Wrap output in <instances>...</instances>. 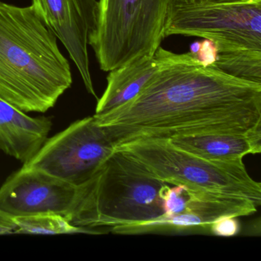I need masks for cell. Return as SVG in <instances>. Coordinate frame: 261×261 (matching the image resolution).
<instances>
[{
    "instance_id": "obj_5",
    "label": "cell",
    "mask_w": 261,
    "mask_h": 261,
    "mask_svg": "<svg viewBox=\"0 0 261 261\" xmlns=\"http://www.w3.org/2000/svg\"><path fill=\"white\" fill-rule=\"evenodd\" d=\"M115 149L135 159L166 184L245 197L260 205V183L250 176L243 160H205L175 147L166 139H137Z\"/></svg>"
},
{
    "instance_id": "obj_8",
    "label": "cell",
    "mask_w": 261,
    "mask_h": 261,
    "mask_svg": "<svg viewBox=\"0 0 261 261\" xmlns=\"http://www.w3.org/2000/svg\"><path fill=\"white\" fill-rule=\"evenodd\" d=\"M80 195L81 186L23 166L0 187V210L12 218L56 214L69 220Z\"/></svg>"
},
{
    "instance_id": "obj_2",
    "label": "cell",
    "mask_w": 261,
    "mask_h": 261,
    "mask_svg": "<svg viewBox=\"0 0 261 261\" xmlns=\"http://www.w3.org/2000/svg\"><path fill=\"white\" fill-rule=\"evenodd\" d=\"M71 65L32 6L0 1V97L45 113L72 85Z\"/></svg>"
},
{
    "instance_id": "obj_3",
    "label": "cell",
    "mask_w": 261,
    "mask_h": 261,
    "mask_svg": "<svg viewBox=\"0 0 261 261\" xmlns=\"http://www.w3.org/2000/svg\"><path fill=\"white\" fill-rule=\"evenodd\" d=\"M166 183L141 163L117 150L85 184L70 218L86 228L129 225L164 214L160 190Z\"/></svg>"
},
{
    "instance_id": "obj_15",
    "label": "cell",
    "mask_w": 261,
    "mask_h": 261,
    "mask_svg": "<svg viewBox=\"0 0 261 261\" xmlns=\"http://www.w3.org/2000/svg\"><path fill=\"white\" fill-rule=\"evenodd\" d=\"M159 195L163 202V216H175L186 210L190 195V188L184 185L172 187L168 184H164L160 189Z\"/></svg>"
},
{
    "instance_id": "obj_12",
    "label": "cell",
    "mask_w": 261,
    "mask_h": 261,
    "mask_svg": "<svg viewBox=\"0 0 261 261\" xmlns=\"http://www.w3.org/2000/svg\"><path fill=\"white\" fill-rule=\"evenodd\" d=\"M160 64L161 56L157 50L152 57L143 58L109 71L106 89L97 100L94 117L105 115L133 100L155 74Z\"/></svg>"
},
{
    "instance_id": "obj_11",
    "label": "cell",
    "mask_w": 261,
    "mask_h": 261,
    "mask_svg": "<svg viewBox=\"0 0 261 261\" xmlns=\"http://www.w3.org/2000/svg\"><path fill=\"white\" fill-rule=\"evenodd\" d=\"M178 149L215 161L243 160L261 152V130L247 134H209L171 139Z\"/></svg>"
},
{
    "instance_id": "obj_16",
    "label": "cell",
    "mask_w": 261,
    "mask_h": 261,
    "mask_svg": "<svg viewBox=\"0 0 261 261\" xmlns=\"http://www.w3.org/2000/svg\"><path fill=\"white\" fill-rule=\"evenodd\" d=\"M189 53L204 65L215 66L218 50L212 41L204 39L202 42H195L191 45Z\"/></svg>"
},
{
    "instance_id": "obj_10",
    "label": "cell",
    "mask_w": 261,
    "mask_h": 261,
    "mask_svg": "<svg viewBox=\"0 0 261 261\" xmlns=\"http://www.w3.org/2000/svg\"><path fill=\"white\" fill-rule=\"evenodd\" d=\"M51 120L32 117L0 97V150L28 163L48 139Z\"/></svg>"
},
{
    "instance_id": "obj_7",
    "label": "cell",
    "mask_w": 261,
    "mask_h": 261,
    "mask_svg": "<svg viewBox=\"0 0 261 261\" xmlns=\"http://www.w3.org/2000/svg\"><path fill=\"white\" fill-rule=\"evenodd\" d=\"M116 146L106 128L98 124L93 116L77 120L47 139L36 155L23 166L81 186L115 152Z\"/></svg>"
},
{
    "instance_id": "obj_1",
    "label": "cell",
    "mask_w": 261,
    "mask_h": 261,
    "mask_svg": "<svg viewBox=\"0 0 261 261\" xmlns=\"http://www.w3.org/2000/svg\"><path fill=\"white\" fill-rule=\"evenodd\" d=\"M161 64L133 100L94 117L117 146L166 139L261 130V84L237 79L190 53L159 48Z\"/></svg>"
},
{
    "instance_id": "obj_18",
    "label": "cell",
    "mask_w": 261,
    "mask_h": 261,
    "mask_svg": "<svg viewBox=\"0 0 261 261\" xmlns=\"http://www.w3.org/2000/svg\"><path fill=\"white\" fill-rule=\"evenodd\" d=\"M17 225L13 218L0 210V235L16 233Z\"/></svg>"
},
{
    "instance_id": "obj_19",
    "label": "cell",
    "mask_w": 261,
    "mask_h": 261,
    "mask_svg": "<svg viewBox=\"0 0 261 261\" xmlns=\"http://www.w3.org/2000/svg\"><path fill=\"white\" fill-rule=\"evenodd\" d=\"M181 2L190 3V4H210V3L237 2L243 0H179Z\"/></svg>"
},
{
    "instance_id": "obj_9",
    "label": "cell",
    "mask_w": 261,
    "mask_h": 261,
    "mask_svg": "<svg viewBox=\"0 0 261 261\" xmlns=\"http://www.w3.org/2000/svg\"><path fill=\"white\" fill-rule=\"evenodd\" d=\"M31 6L66 48L88 92L97 98L88 53L97 23V0H32Z\"/></svg>"
},
{
    "instance_id": "obj_13",
    "label": "cell",
    "mask_w": 261,
    "mask_h": 261,
    "mask_svg": "<svg viewBox=\"0 0 261 261\" xmlns=\"http://www.w3.org/2000/svg\"><path fill=\"white\" fill-rule=\"evenodd\" d=\"M215 66L237 79L261 84V50L245 48L218 53Z\"/></svg>"
},
{
    "instance_id": "obj_14",
    "label": "cell",
    "mask_w": 261,
    "mask_h": 261,
    "mask_svg": "<svg viewBox=\"0 0 261 261\" xmlns=\"http://www.w3.org/2000/svg\"><path fill=\"white\" fill-rule=\"evenodd\" d=\"M17 230L16 233L31 234H62V233H94L101 232L88 230L70 222L65 217L56 214H41L31 216L13 218Z\"/></svg>"
},
{
    "instance_id": "obj_6",
    "label": "cell",
    "mask_w": 261,
    "mask_h": 261,
    "mask_svg": "<svg viewBox=\"0 0 261 261\" xmlns=\"http://www.w3.org/2000/svg\"><path fill=\"white\" fill-rule=\"evenodd\" d=\"M171 36L212 41L218 53L261 50V0L190 4L174 1L166 29Z\"/></svg>"
},
{
    "instance_id": "obj_4",
    "label": "cell",
    "mask_w": 261,
    "mask_h": 261,
    "mask_svg": "<svg viewBox=\"0 0 261 261\" xmlns=\"http://www.w3.org/2000/svg\"><path fill=\"white\" fill-rule=\"evenodd\" d=\"M175 0H98L89 39L99 66L109 72L152 57L166 39Z\"/></svg>"
},
{
    "instance_id": "obj_17",
    "label": "cell",
    "mask_w": 261,
    "mask_h": 261,
    "mask_svg": "<svg viewBox=\"0 0 261 261\" xmlns=\"http://www.w3.org/2000/svg\"><path fill=\"white\" fill-rule=\"evenodd\" d=\"M236 217L224 216L214 221L209 230L215 236L233 237L240 231V224Z\"/></svg>"
}]
</instances>
